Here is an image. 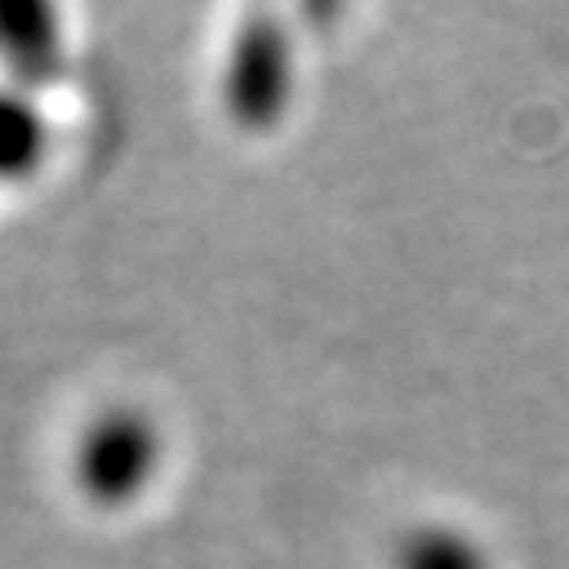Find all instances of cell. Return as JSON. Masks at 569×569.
I'll return each instance as SVG.
<instances>
[{"label":"cell","mask_w":569,"mask_h":569,"mask_svg":"<svg viewBox=\"0 0 569 569\" xmlns=\"http://www.w3.org/2000/svg\"><path fill=\"white\" fill-rule=\"evenodd\" d=\"M291 42H287L279 21H249L232 51H228L224 72V98L228 110L244 122V127H266L283 114L287 98H291Z\"/></svg>","instance_id":"1"},{"label":"cell","mask_w":569,"mask_h":569,"mask_svg":"<svg viewBox=\"0 0 569 569\" xmlns=\"http://www.w3.org/2000/svg\"><path fill=\"white\" fill-rule=\"evenodd\" d=\"M0 63L13 84L34 89L63 63L60 0H0Z\"/></svg>","instance_id":"2"},{"label":"cell","mask_w":569,"mask_h":569,"mask_svg":"<svg viewBox=\"0 0 569 569\" xmlns=\"http://www.w3.org/2000/svg\"><path fill=\"white\" fill-rule=\"evenodd\" d=\"M51 152V127L30 89L0 84V186L30 182Z\"/></svg>","instance_id":"3"},{"label":"cell","mask_w":569,"mask_h":569,"mask_svg":"<svg viewBox=\"0 0 569 569\" xmlns=\"http://www.w3.org/2000/svg\"><path fill=\"white\" fill-rule=\"evenodd\" d=\"M312 4H329V0H312Z\"/></svg>","instance_id":"4"}]
</instances>
